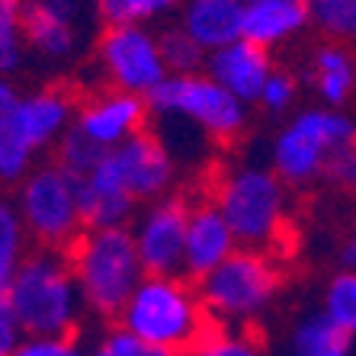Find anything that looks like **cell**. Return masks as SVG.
<instances>
[{"label": "cell", "instance_id": "cell-5", "mask_svg": "<svg viewBox=\"0 0 356 356\" xmlns=\"http://www.w3.org/2000/svg\"><path fill=\"white\" fill-rule=\"evenodd\" d=\"M67 257L74 266L87 315L99 321H119L138 282L148 276L129 228L83 232L67 250Z\"/></svg>", "mask_w": 356, "mask_h": 356}, {"label": "cell", "instance_id": "cell-33", "mask_svg": "<svg viewBox=\"0 0 356 356\" xmlns=\"http://www.w3.org/2000/svg\"><path fill=\"white\" fill-rule=\"evenodd\" d=\"M324 180L331 183L334 190L347 193V196H356V145H347L343 151L334 154Z\"/></svg>", "mask_w": 356, "mask_h": 356}, {"label": "cell", "instance_id": "cell-13", "mask_svg": "<svg viewBox=\"0 0 356 356\" xmlns=\"http://www.w3.org/2000/svg\"><path fill=\"white\" fill-rule=\"evenodd\" d=\"M103 167L138 199V206H148V202L170 196L177 180L174 151L167 148L161 132H151V129H145L141 135L129 138L119 148L106 151Z\"/></svg>", "mask_w": 356, "mask_h": 356}, {"label": "cell", "instance_id": "cell-29", "mask_svg": "<svg viewBox=\"0 0 356 356\" xmlns=\"http://www.w3.org/2000/svg\"><path fill=\"white\" fill-rule=\"evenodd\" d=\"M161 51H164L170 77L174 74H202V71H206L209 55L199 49L190 35L183 33L180 26H170V29L161 33Z\"/></svg>", "mask_w": 356, "mask_h": 356}, {"label": "cell", "instance_id": "cell-23", "mask_svg": "<svg viewBox=\"0 0 356 356\" xmlns=\"http://www.w3.org/2000/svg\"><path fill=\"white\" fill-rule=\"evenodd\" d=\"M183 0H97L103 26H151L180 10Z\"/></svg>", "mask_w": 356, "mask_h": 356}, {"label": "cell", "instance_id": "cell-2", "mask_svg": "<svg viewBox=\"0 0 356 356\" xmlns=\"http://www.w3.org/2000/svg\"><path fill=\"white\" fill-rule=\"evenodd\" d=\"M0 305L13 312L26 337H67L87 315L67 250L51 248H33L13 280L0 286Z\"/></svg>", "mask_w": 356, "mask_h": 356}, {"label": "cell", "instance_id": "cell-4", "mask_svg": "<svg viewBox=\"0 0 356 356\" xmlns=\"http://www.w3.org/2000/svg\"><path fill=\"white\" fill-rule=\"evenodd\" d=\"M212 202L238 234L241 248L273 254L289 228V186L270 164L228 167L212 186Z\"/></svg>", "mask_w": 356, "mask_h": 356}, {"label": "cell", "instance_id": "cell-18", "mask_svg": "<svg viewBox=\"0 0 356 356\" xmlns=\"http://www.w3.org/2000/svg\"><path fill=\"white\" fill-rule=\"evenodd\" d=\"M81 186V216L87 232H103V228H132L138 216V199L125 190L106 167L99 164L90 177L77 180Z\"/></svg>", "mask_w": 356, "mask_h": 356}, {"label": "cell", "instance_id": "cell-8", "mask_svg": "<svg viewBox=\"0 0 356 356\" xmlns=\"http://www.w3.org/2000/svg\"><path fill=\"white\" fill-rule=\"evenodd\" d=\"M148 103L151 116L161 122H186L216 145H232L248 129V103H241L206 71L167 77Z\"/></svg>", "mask_w": 356, "mask_h": 356}, {"label": "cell", "instance_id": "cell-1", "mask_svg": "<svg viewBox=\"0 0 356 356\" xmlns=\"http://www.w3.org/2000/svg\"><path fill=\"white\" fill-rule=\"evenodd\" d=\"M77 103L65 87L19 90L13 81L0 87V177L19 186L74 129Z\"/></svg>", "mask_w": 356, "mask_h": 356}, {"label": "cell", "instance_id": "cell-9", "mask_svg": "<svg viewBox=\"0 0 356 356\" xmlns=\"http://www.w3.org/2000/svg\"><path fill=\"white\" fill-rule=\"evenodd\" d=\"M13 206L19 209L26 232L35 248L71 250L81 238V186L71 174H65L55 161H45L17 186Z\"/></svg>", "mask_w": 356, "mask_h": 356}, {"label": "cell", "instance_id": "cell-15", "mask_svg": "<svg viewBox=\"0 0 356 356\" xmlns=\"http://www.w3.org/2000/svg\"><path fill=\"white\" fill-rule=\"evenodd\" d=\"M241 250V241L222 209L212 199H202L193 206L190 232H186V260H183V276L193 282H202L212 270L234 257Z\"/></svg>", "mask_w": 356, "mask_h": 356}, {"label": "cell", "instance_id": "cell-20", "mask_svg": "<svg viewBox=\"0 0 356 356\" xmlns=\"http://www.w3.org/2000/svg\"><path fill=\"white\" fill-rule=\"evenodd\" d=\"M312 87L321 106L343 109L356 93V55L353 45L321 42L312 51Z\"/></svg>", "mask_w": 356, "mask_h": 356}, {"label": "cell", "instance_id": "cell-32", "mask_svg": "<svg viewBox=\"0 0 356 356\" xmlns=\"http://www.w3.org/2000/svg\"><path fill=\"white\" fill-rule=\"evenodd\" d=\"M10 356H90V347H83L77 334L67 337H23Z\"/></svg>", "mask_w": 356, "mask_h": 356}, {"label": "cell", "instance_id": "cell-24", "mask_svg": "<svg viewBox=\"0 0 356 356\" xmlns=\"http://www.w3.org/2000/svg\"><path fill=\"white\" fill-rule=\"evenodd\" d=\"M312 29L324 35V42L356 45V0H312Z\"/></svg>", "mask_w": 356, "mask_h": 356}, {"label": "cell", "instance_id": "cell-22", "mask_svg": "<svg viewBox=\"0 0 356 356\" xmlns=\"http://www.w3.org/2000/svg\"><path fill=\"white\" fill-rule=\"evenodd\" d=\"M29 232H26L19 209L13 206V199H7L0 206V286H7L13 280V273L19 270L33 250H29Z\"/></svg>", "mask_w": 356, "mask_h": 356}, {"label": "cell", "instance_id": "cell-28", "mask_svg": "<svg viewBox=\"0 0 356 356\" xmlns=\"http://www.w3.org/2000/svg\"><path fill=\"white\" fill-rule=\"evenodd\" d=\"M51 154H55V164H58L65 174L74 177V180L90 177L93 170L103 164V158H106V151L99 148V145H93L81 129H71V132L58 141V148L51 151Z\"/></svg>", "mask_w": 356, "mask_h": 356}, {"label": "cell", "instance_id": "cell-3", "mask_svg": "<svg viewBox=\"0 0 356 356\" xmlns=\"http://www.w3.org/2000/svg\"><path fill=\"white\" fill-rule=\"evenodd\" d=\"M116 324L174 356H186L212 331L199 286L186 276H145Z\"/></svg>", "mask_w": 356, "mask_h": 356}, {"label": "cell", "instance_id": "cell-12", "mask_svg": "<svg viewBox=\"0 0 356 356\" xmlns=\"http://www.w3.org/2000/svg\"><path fill=\"white\" fill-rule=\"evenodd\" d=\"M190 216L193 206L177 193L138 209L129 232L148 276H183Z\"/></svg>", "mask_w": 356, "mask_h": 356}, {"label": "cell", "instance_id": "cell-11", "mask_svg": "<svg viewBox=\"0 0 356 356\" xmlns=\"http://www.w3.org/2000/svg\"><path fill=\"white\" fill-rule=\"evenodd\" d=\"M93 58L106 87L151 99L170 77L161 51V33L151 26H103L93 45Z\"/></svg>", "mask_w": 356, "mask_h": 356}, {"label": "cell", "instance_id": "cell-21", "mask_svg": "<svg viewBox=\"0 0 356 356\" xmlns=\"http://www.w3.org/2000/svg\"><path fill=\"white\" fill-rule=\"evenodd\" d=\"M286 356H356V337L347 334L340 324L318 312H305L289 324L286 331V343H282Z\"/></svg>", "mask_w": 356, "mask_h": 356}, {"label": "cell", "instance_id": "cell-7", "mask_svg": "<svg viewBox=\"0 0 356 356\" xmlns=\"http://www.w3.org/2000/svg\"><path fill=\"white\" fill-rule=\"evenodd\" d=\"M196 286L216 327H250L280 296L282 266L266 250L241 248Z\"/></svg>", "mask_w": 356, "mask_h": 356}, {"label": "cell", "instance_id": "cell-6", "mask_svg": "<svg viewBox=\"0 0 356 356\" xmlns=\"http://www.w3.org/2000/svg\"><path fill=\"white\" fill-rule=\"evenodd\" d=\"M347 145H356V122L343 109L321 103L296 109L270 141V167L289 190H302L324 180L331 158Z\"/></svg>", "mask_w": 356, "mask_h": 356}, {"label": "cell", "instance_id": "cell-25", "mask_svg": "<svg viewBox=\"0 0 356 356\" xmlns=\"http://www.w3.org/2000/svg\"><path fill=\"white\" fill-rule=\"evenodd\" d=\"M26 35H23V0H0V67L7 81L19 74L26 65Z\"/></svg>", "mask_w": 356, "mask_h": 356}, {"label": "cell", "instance_id": "cell-31", "mask_svg": "<svg viewBox=\"0 0 356 356\" xmlns=\"http://www.w3.org/2000/svg\"><path fill=\"white\" fill-rule=\"evenodd\" d=\"M296 103H298V81L289 71H280V67H276L273 74H270V81H266L264 93H260L257 106L266 109L270 116H282V113H289Z\"/></svg>", "mask_w": 356, "mask_h": 356}, {"label": "cell", "instance_id": "cell-30", "mask_svg": "<svg viewBox=\"0 0 356 356\" xmlns=\"http://www.w3.org/2000/svg\"><path fill=\"white\" fill-rule=\"evenodd\" d=\"M90 356H174V353L148 347L145 340H138L135 334L125 331V327L113 324V327H106L99 337H93Z\"/></svg>", "mask_w": 356, "mask_h": 356}, {"label": "cell", "instance_id": "cell-34", "mask_svg": "<svg viewBox=\"0 0 356 356\" xmlns=\"http://www.w3.org/2000/svg\"><path fill=\"white\" fill-rule=\"evenodd\" d=\"M23 327H19V321L13 318V312H10L7 305H0V356H10L13 350L23 343Z\"/></svg>", "mask_w": 356, "mask_h": 356}, {"label": "cell", "instance_id": "cell-19", "mask_svg": "<svg viewBox=\"0 0 356 356\" xmlns=\"http://www.w3.org/2000/svg\"><path fill=\"white\" fill-rule=\"evenodd\" d=\"M312 26L308 3L298 0H250L244 13V39L260 49H280Z\"/></svg>", "mask_w": 356, "mask_h": 356}, {"label": "cell", "instance_id": "cell-26", "mask_svg": "<svg viewBox=\"0 0 356 356\" xmlns=\"http://www.w3.org/2000/svg\"><path fill=\"white\" fill-rule=\"evenodd\" d=\"M321 312L356 337V270L340 266L337 273L327 280V286L321 292Z\"/></svg>", "mask_w": 356, "mask_h": 356}, {"label": "cell", "instance_id": "cell-17", "mask_svg": "<svg viewBox=\"0 0 356 356\" xmlns=\"http://www.w3.org/2000/svg\"><path fill=\"white\" fill-rule=\"evenodd\" d=\"M177 13V26L206 55L244 39L248 0H183Z\"/></svg>", "mask_w": 356, "mask_h": 356}, {"label": "cell", "instance_id": "cell-35", "mask_svg": "<svg viewBox=\"0 0 356 356\" xmlns=\"http://www.w3.org/2000/svg\"><path fill=\"white\" fill-rule=\"evenodd\" d=\"M248 3H250V0H248ZM298 3H312V0H298Z\"/></svg>", "mask_w": 356, "mask_h": 356}, {"label": "cell", "instance_id": "cell-14", "mask_svg": "<svg viewBox=\"0 0 356 356\" xmlns=\"http://www.w3.org/2000/svg\"><path fill=\"white\" fill-rule=\"evenodd\" d=\"M148 119L151 103L145 97H132V93L106 87V90H93L81 99L74 129H81L103 151H113L145 132Z\"/></svg>", "mask_w": 356, "mask_h": 356}, {"label": "cell", "instance_id": "cell-27", "mask_svg": "<svg viewBox=\"0 0 356 356\" xmlns=\"http://www.w3.org/2000/svg\"><path fill=\"white\" fill-rule=\"evenodd\" d=\"M186 356H266V347L250 327H216Z\"/></svg>", "mask_w": 356, "mask_h": 356}, {"label": "cell", "instance_id": "cell-16", "mask_svg": "<svg viewBox=\"0 0 356 356\" xmlns=\"http://www.w3.org/2000/svg\"><path fill=\"white\" fill-rule=\"evenodd\" d=\"M273 58L270 51L254 45L250 39H238L225 49L212 51L206 61V74L216 77L228 93L241 99V103H257L260 93H264L266 81L273 74Z\"/></svg>", "mask_w": 356, "mask_h": 356}, {"label": "cell", "instance_id": "cell-10", "mask_svg": "<svg viewBox=\"0 0 356 356\" xmlns=\"http://www.w3.org/2000/svg\"><path fill=\"white\" fill-rule=\"evenodd\" d=\"M97 0H23V35L29 55L61 67L97 45Z\"/></svg>", "mask_w": 356, "mask_h": 356}]
</instances>
